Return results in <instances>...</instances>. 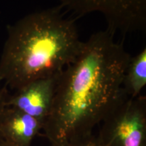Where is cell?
Masks as SVG:
<instances>
[{"label": "cell", "mask_w": 146, "mask_h": 146, "mask_svg": "<svg viewBox=\"0 0 146 146\" xmlns=\"http://www.w3.org/2000/svg\"><path fill=\"white\" fill-rule=\"evenodd\" d=\"M65 146H102L99 143V142L97 141L96 137H93L90 139L87 140V141L81 142V143H75V144H68Z\"/></svg>", "instance_id": "cell-9"}, {"label": "cell", "mask_w": 146, "mask_h": 146, "mask_svg": "<svg viewBox=\"0 0 146 146\" xmlns=\"http://www.w3.org/2000/svg\"><path fill=\"white\" fill-rule=\"evenodd\" d=\"M58 75L36 79L14 91L8 95L6 106L26 113L44 125L52 110Z\"/></svg>", "instance_id": "cell-5"}, {"label": "cell", "mask_w": 146, "mask_h": 146, "mask_svg": "<svg viewBox=\"0 0 146 146\" xmlns=\"http://www.w3.org/2000/svg\"><path fill=\"white\" fill-rule=\"evenodd\" d=\"M0 146H16V145H12V144L9 143L8 142L3 141L2 139L0 137Z\"/></svg>", "instance_id": "cell-10"}, {"label": "cell", "mask_w": 146, "mask_h": 146, "mask_svg": "<svg viewBox=\"0 0 146 146\" xmlns=\"http://www.w3.org/2000/svg\"><path fill=\"white\" fill-rule=\"evenodd\" d=\"M102 146H146V98L127 96L101 123Z\"/></svg>", "instance_id": "cell-3"}, {"label": "cell", "mask_w": 146, "mask_h": 146, "mask_svg": "<svg viewBox=\"0 0 146 146\" xmlns=\"http://www.w3.org/2000/svg\"><path fill=\"white\" fill-rule=\"evenodd\" d=\"M43 124L26 113L6 106L0 120V137L16 146H31Z\"/></svg>", "instance_id": "cell-6"}, {"label": "cell", "mask_w": 146, "mask_h": 146, "mask_svg": "<svg viewBox=\"0 0 146 146\" xmlns=\"http://www.w3.org/2000/svg\"><path fill=\"white\" fill-rule=\"evenodd\" d=\"M60 5L33 12L9 25L0 57V83L12 90L58 75L81 50L74 19Z\"/></svg>", "instance_id": "cell-2"}, {"label": "cell", "mask_w": 146, "mask_h": 146, "mask_svg": "<svg viewBox=\"0 0 146 146\" xmlns=\"http://www.w3.org/2000/svg\"><path fill=\"white\" fill-rule=\"evenodd\" d=\"M8 95L9 93L6 87L2 86L0 83V120L3 111L6 107V101Z\"/></svg>", "instance_id": "cell-8"}, {"label": "cell", "mask_w": 146, "mask_h": 146, "mask_svg": "<svg viewBox=\"0 0 146 146\" xmlns=\"http://www.w3.org/2000/svg\"><path fill=\"white\" fill-rule=\"evenodd\" d=\"M131 58L109 30L83 42L75 60L58 76L43 131L51 146L81 143L128 96L123 83Z\"/></svg>", "instance_id": "cell-1"}, {"label": "cell", "mask_w": 146, "mask_h": 146, "mask_svg": "<svg viewBox=\"0 0 146 146\" xmlns=\"http://www.w3.org/2000/svg\"><path fill=\"white\" fill-rule=\"evenodd\" d=\"M60 5L77 18L101 14L114 35L146 31V0H61Z\"/></svg>", "instance_id": "cell-4"}, {"label": "cell", "mask_w": 146, "mask_h": 146, "mask_svg": "<svg viewBox=\"0 0 146 146\" xmlns=\"http://www.w3.org/2000/svg\"><path fill=\"white\" fill-rule=\"evenodd\" d=\"M146 85V47L131 57L126 68L123 86L129 97L135 98L141 95Z\"/></svg>", "instance_id": "cell-7"}]
</instances>
